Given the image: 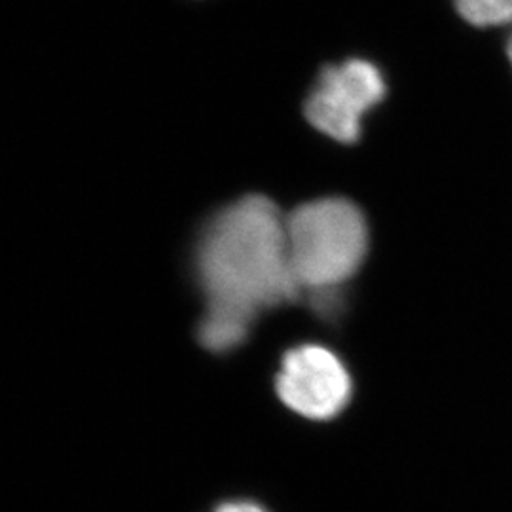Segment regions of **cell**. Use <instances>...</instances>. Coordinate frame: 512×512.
Instances as JSON below:
<instances>
[{
    "instance_id": "cell-6",
    "label": "cell",
    "mask_w": 512,
    "mask_h": 512,
    "mask_svg": "<svg viewBox=\"0 0 512 512\" xmlns=\"http://www.w3.org/2000/svg\"><path fill=\"white\" fill-rule=\"evenodd\" d=\"M211 512H270L262 503L253 499H228L222 501Z\"/></svg>"
},
{
    "instance_id": "cell-2",
    "label": "cell",
    "mask_w": 512,
    "mask_h": 512,
    "mask_svg": "<svg viewBox=\"0 0 512 512\" xmlns=\"http://www.w3.org/2000/svg\"><path fill=\"white\" fill-rule=\"evenodd\" d=\"M287 249L296 287L319 311L338 306L342 285L357 274L368 253L363 211L344 198H321L285 215Z\"/></svg>"
},
{
    "instance_id": "cell-1",
    "label": "cell",
    "mask_w": 512,
    "mask_h": 512,
    "mask_svg": "<svg viewBox=\"0 0 512 512\" xmlns=\"http://www.w3.org/2000/svg\"><path fill=\"white\" fill-rule=\"evenodd\" d=\"M194 274L203 296L198 340L213 353L238 348L260 313L300 298L285 215L260 194L239 198L203 224Z\"/></svg>"
},
{
    "instance_id": "cell-4",
    "label": "cell",
    "mask_w": 512,
    "mask_h": 512,
    "mask_svg": "<svg viewBox=\"0 0 512 512\" xmlns=\"http://www.w3.org/2000/svg\"><path fill=\"white\" fill-rule=\"evenodd\" d=\"M281 403L298 416L325 421L336 418L351 401L348 366L329 348L302 344L287 351L275 378Z\"/></svg>"
},
{
    "instance_id": "cell-7",
    "label": "cell",
    "mask_w": 512,
    "mask_h": 512,
    "mask_svg": "<svg viewBox=\"0 0 512 512\" xmlns=\"http://www.w3.org/2000/svg\"><path fill=\"white\" fill-rule=\"evenodd\" d=\"M507 54H509V59H511L512 65V35L511 38H509V44H507Z\"/></svg>"
},
{
    "instance_id": "cell-5",
    "label": "cell",
    "mask_w": 512,
    "mask_h": 512,
    "mask_svg": "<svg viewBox=\"0 0 512 512\" xmlns=\"http://www.w3.org/2000/svg\"><path fill=\"white\" fill-rule=\"evenodd\" d=\"M459 16L475 27H499L512 21V0H454Z\"/></svg>"
},
{
    "instance_id": "cell-3",
    "label": "cell",
    "mask_w": 512,
    "mask_h": 512,
    "mask_svg": "<svg viewBox=\"0 0 512 512\" xmlns=\"http://www.w3.org/2000/svg\"><path fill=\"white\" fill-rule=\"evenodd\" d=\"M387 93L380 67L366 59H348L325 67L306 99V118L330 139L353 145L363 133V118Z\"/></svg>"
}]
</instances>
